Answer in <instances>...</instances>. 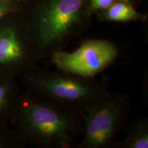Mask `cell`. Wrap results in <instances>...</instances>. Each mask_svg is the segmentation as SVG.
I'll return each instance as SVG.
<instances>
[{
  "instance_id": "obj_1",
  "label": "cell",
  "mask_w": 148,
  "mask_h": 148,
  "mask_svg": "<svg viewBox=\"0 0 148 148\" xmlns=\"http://www.w3.org/2000/svg\"><path fill=\"white\" fill-rule=\"evenodd\" d=\"M21 14L38 58L49 59L87 30L88 0H27Z\"/></svg>"
},
{
  "instance_id": "obj_2",
  "label": "cell",
  "mask_w": 148,
  "mask_h": 148,
  "mask_svg": "<svg viewBox=\"0 0 148 148\" xmlns=\"http://www.w3.org/2000/svg\"><path fill=\"white\" fill-rule=\"evenodd\" d=\"M10 123L25 144L40 148H70L82 131L79 112L26 90Z\"/></svg>"
},
{
  "instance_id": "obj_3",
  "label": "cell",
  "mask_w": 148,
  "mask_h": 148,
  "mask_svg": "<svg viewBox=\"0 0 148 148\" xmlns=\"http://www.w3.org/2000/svg\"><path fill=\"white\" fill-rule=\"evenodd\" d=\"M26 91L40 96L82 114L109 93L106 84L61 71H50L38 65L21 76Z\"/></svg>"
},
{
  "instance_id": "obj_4",
  "label": "cell",
  "mask_w": 148,
  "mask_h": 148,
  "mask_svg": "<svg viewBox=\"0 0 148 148\" xmlns=\"http://www.w3.org/2000/svg\"><path fill=\"white\" fill-rule=\"evenodd\" d=\"M129 97L109 93L80 114L82 131L78 148H112L130 113Z\"/></svg>"
},
{
  "instance_id": "obj_5",
  "label": "cell",
  "mask_w": 148,
  "mask_h": 148,
  "mask_svg": "<svg viewBox=\"0 0 148 148\" xmlns=\"http://www.w3.org/2000/svg\"><path fill=\"white\" fill-rule=\"evenodd\" d=\"M40 60L21 12L0 20V77L16 79Z\"/></svg>"
},
{
  "instance_id": "obj_6",
  "label": "cell",
  "mask_w": 148,
  "mask_h": 148,
  "mask_svg": "<svg viewBox=\"0 0 148 148\" xmlns=\"http://www.w3.org/2000/svg\"><path fill=\"white\" fill-rule=\"evenodd\" d=\"M119 53L118 47L112 42L94 38L82 41L79 47L71 52L56 51L49 59L61 71L95 78L113 63Z\"/></svg>"
},
{
  "instance_id": "obj_7",
  "label": "cell",
  "mask_w": 148,
  "mask_h": 148,
  "mask_svg": "<svg viewBox=\"0 0 148 148\" xmlns=\"http://www.w3.org/2000/svg\"><path fill=\"white\" fill-rule=\"evenodd\" d=\"M21 93L16 79L0 77V125H6L10 122Z\"/></svg>"
},
{
  "instance_id": "obj_8",
  "label": "cell",
  "mask_w": 148,
  "mask_h": 148,
  "mask_svg": "<svg viewBox=\"0 0 148 148\" xmlns=\"http://www.w3.org/2000/svg\"><path fill=\"white\" fill-rule=\"evenodd\" d=\"M100 22H145L147 19L146 14L142 13L130 3L115 1L110 6L95 14Z\"/></svg>"
},
{
  "instance_id": "obj_9",
  "label": "cell",
  "mask_w": 148,
  "mask_h": 148,
  "mask_svg": "<svg viewBox=\"0 0 148 148\" xmlns=\"http://www.w3.org/2000/svg\"><path fill=\"white\" fill-rule=\"evenodd\" d=\"M115 148H147L148 119L138 118L131 123L125 138L116 142Z\"/></svg>"
},
{
  "instance_id": "obj_10",
  "label": "cell",
  "mask_w": 148,
  "mask_h": 148,
  "mask_svg": "<svg viewBox=\"0 0 148 148\" xmlns=\"http://www.w3.org/2000/svg\"><path fill=\"white\" fill-rule=\"evenodd\" d=\"M25 145L13 127L0 125V148H21Z\"/></svg>"
},
{
  "instance_id": "obj_11",
  "label": "cell",
  "mask_w": 148,
  "mask_h": 148,
  "mask_svg": "<svg viewBox=\"0 0 148 148\" xmlns=\"http://www.w3.org/2000/svg\"><path fill=\"white\" fill-rule=\"evenodd\" d=\"M27 0H0V20L14 12H21Z\"/></svg>"
},
{
  "instance_id": "obj_12",
  "label": "cell",
  "mask_w": 148,
  "mask_h": 148,
  "mask_svg": "<svg viewBox=\"0 0 148 148\" xmlns=\"http://www.w3.org/2000/svg\"><path fill=\"white\" fill-rule=\"evenodd\" d=\"M116 0H88V9L92 15L108 8Z\"/></svg>"
},
{
  "instance_id": "obj_13",
  "label": "cell",
  "mask_w": 148,
  "mask_h": 148,
  "mask_svg": "<svg viewBox=\"0 0 148 148\" xmlns=\"http://www.w3.org/2000/svg\"><path fill=\"white\" fill-rule=\"evenodd\" d=\"M116 1H124V2H127L130 3L134 5V6H136L138 5L140 2V0H116Z\"/></svg>"
}]
</instances>
